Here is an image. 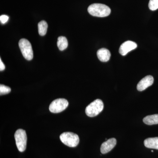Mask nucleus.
I'll list each match as a JSON object with an SVG mask.
<instances>
[{
	"instance_id": "nucleus-1",
	"label": "nucleus",
	"mask_w": 158,
	"mask_h": 158,
	"mask_svg": "<svg viewBox=\"0 0 158 158\" xmlns=\"http://www.w3.org/2000/svg\"><path fill=\"white\" fill-rule=\"evenodd\" d=\"M88 11L92 16L98 17H106L111 13V9L108 6L99 3L90 5L88 7Z\"/></svg>"
},
{
	"instance_id": "nucleus-2",
	"label": "nucleus",
	"mask_w": 158,
	"mask_h": 158,
	"mask_svg": "<svg viewBox=\"0 0 158 158\" xmlns=\"http://www.w3.org/2000/svg\"><path fill=\"white\" fill-rule=\"evenodd\" d=\"M104 108V104L101 100H95L88 105L85 110V113L88 116L94 117L102 112Z\"/></svg>"
},
{
	"instance_id": "nucleus-3",
	"label": "nucleus",
	"mask_w": 158,
	"mask_h": 158,
	"mask_svg": "<svg viewBox=\"0 0 158 158\" xmlns=\"http://www.w3.org/2000/svg\"><path fill=\"white\" fill-rule=\"evenodd\" d=\"M60 139L63 144L69 147H76L80 142L78 135L72 132L62 133L60 135Z\"/></svg>"
},
{
	"instance_id": "nucleus-4",
	"label": "nucleus",
	"mask_w": 158,
	"mask_h": 158,
	"mask_svg": "<svg viewBox=\"0 0 158 158\" xmlns=\"http://www.w3.org/2000/svg\"><path fill=\"white\" fill-rule=\"evenodd\" d=\"M19 45L23 56L27 60H31L34 57L31 43L27 40L23 38L19 40Z\"/></svg>"
},
{
	"instance_id": "nucleus-5",
	"label": "nucleus",
	"mask_w": 158,
	"mask_h": 158,
	"mask_svg": "<svg viewBox=\"0 0 158 158\" xmlns=\"http://www.w3.org/2000/svg\"><path fill=\"white\" fill-rule=\"evenodd\" d=\"M15 138L19 151L23 152L26 149L27 144V135L25 131L21 129L17 130L15 134Z\"/></svg>"
},
{
	"instance_id": "nucleus-6",
	"label": "nucleus",
	"mask_w": 158,
	"mask_h": 158,
	"mask_svg": "<svg viewBox=\"0 0 158 158\" xmlns=\"http://www.w3.org/2000/svg\"><path fill=\"white\" fill-rule=\"evenodd\" d=\"M68 105L69 102L67 100L64 98H58L51 103L49 109L52 113H59L65 110Z\"/></svg>"
},
{
	"instance_id": "nucleus-7",
	"label": "nucleus",
	"mask_w": 158,
	"mask_h": 158,
	"mask_svg": "<svg viewBox=\"0 0 158 158\" xmlns=\"http://www.w3.org/2000/svg\"><path fill=\"white\" fill-rule=\"evenodd\" d=\"M137 44L132 41H125L120 46L119 49V53L122 56H125L130 52L137 48Z\"/></svg>"
},
{
	"instance_id": "nucleus-8",
	"label": "nucleus",
	"mask_w": 158,
	"mask_h": 158,
	"mask_svg": "<svg viewBox=\"0 0 158 158\" xmlns=\"http://www.w3.org/2000/svg\"><path fill=\"white\" fill-rule=\"evenodd\" d=\"M154 83V78L150 75L147 76L141 79L137 85V90L138 91H143L148 87L152 85Z\"/></svg>"
},
{
	"instance_id": "nucleus-9",
	"label": "nucleus",
	"mask_w": 158,
	"mask_h": 158,
	"mask_svg": "<svg viewBox=\"0 0 158 158\" xmlns=\"http://www.w3.org/2000/svg\"><path fill=\"white\" fill-rule=\"evenodd\" d=\"M116 144V140L115 138H110L103 143L101 146V152L102 154H106L115 147Z\"/></svg>"
},
{
	"instance_id": "nucleus-10",
	"label": "nucleus",
	"mask_w": 158,
	"mask_h": 158,
	"mask_svg": "<svg viewBox=\"0 0 158 158\" xmlns=\"http://www.w3.org/2000/svg\"><path fill=\"white\" fill-rule=\"evenodd\" d=\"M98 58L102 62H107L110 60L111 53L107 49L102 48L99 49L97 52Z\"/></svg>"
},
{
	"instance_id": "nucleus-11",
	"label": "nucleus",
	"mask_w": 158,
	"mask_h": 158,
	"mask_svg": "<svg viewBox=\"0 0 158 158\" xmlns=\"http://www.w3.org/2000/svg\"><path fill=\"white\" fill-rule=\"evenodd\" d=\"M144 143L147 148L158 150V137L147 138L144 140Z\"/></svg>"
},
{
	"instance_id": "nucleus-12",
	"label": "nucleus",
	"mask_w": 158,
	"mask_h": 158,
	"mask_svg": "<svg viewBox=\"0 0 158 158\" xmlns=\"http://www.w3.org/2000/svg\"><path fill=\"white\" fill-rule=\"evenodd\" d=\"M143 121L145 124L148 125L158 124V114L146 116L143 118Z\"/></svg>"
},
{
	"instance_id": "nucleus-13",
	"label": "nucleus",
	"mask_w": 158,
	"mask_h": 158,
	"mask_svg": "<svg viewBox=\"0 0 158 158\" xmlns=\"http://www.w3.org/2000/svg\"><path fill=\"white\" fill-rule=\"evenodd\" d=\"M68 45V40L66 37L61 36L58 38L57 46L60 51L64 50L67 48Z\"/></svg>"
},
{
	"instance_id": "nucleus-14",
	"label": "nucleus",
	"mask_w": 158,
	"mask_h": 158,
	"mask_svg": "<svg viewBox=\"0 0 158 158\" xmlns=\"http://www.w3.org/2000/svg\"><path fill=\"white\" fill-rule=\"evenodd\" d=\"M48 25L46 22L44 20L41 21L38 24V33L40 36H44L47 31Z\"/></svg>"
},
{
	"instance_id": "nucleus-15",
	"label": "nucleus",
	"mask_w": 158,
	"mask_h": 158,
	"mask_svg": "<svg viewBox=\"0 0 158 158\" xmlns=\"http://www.w3.org/2000/svg\"><path fill=\"white\" fill-rule=\"evenodd\" d=\"M148 7L152 11L158 9V0H150Z\"/></svg>"
},
{
	"instance_id": "nucleus-16",
	"label": "nucleus",
	"mask_w": 158,
	"mask_h": 158,
	"mask_svg": "<svg viewBox=\"0 0 158 158\" xmlns=\"http://www.w3.org/2000/svg\"><path fill=\"white\" fill-rule=\"evenodd\" d=\"M11 89L10 87L3 85H0V94H8L11 92Z\"/></svg>"
},
{
	"instance_id": "nucleus-17",
	"label": "nucleus",
	"mask_w": 158,
	"mask_h": 158,
	"mask_svg": "<svg viewBox=\"0 0 158 158\" xmlns=\"http://www.w3.org/2000/svg\"><path fill=\"white\" fill-rule=\"evenodd\" d=\"M9 17L6 15H2L0 16V21L2 23L5 24L8 22Z\"/></svg>"
},
{
	"instance_id": "nucleus-18",
	"label": "nucleus",
	"mask_w": 158,
	"mask_h": 158,
	"mask_svg": "<svg viewBox=\"0 0 158 158\" xmlns=\"http://www.w3.org/2000/svg\"><path fill=\"white\" fill-rule=\"evenodd\" d=\"M5 69H6V66L2 61V59H0V70L1 71H2L5 70Z\"/></svg>"
},
{
	"instance_id": "nucleus-19",
	"label": "nucleus",
	"mask_w": 158,
	"mask_h": 158,
	"mask_svg": "<svg viewBox=\"0 0 158 158\" xmlns=\"http://www.w3.org/2000/svg\"><path fill=\"white\" fill-rule=\"evenodd\" d=\"M152 152H153V150L152 151Z\"/></svg>"
}]
</instances>
